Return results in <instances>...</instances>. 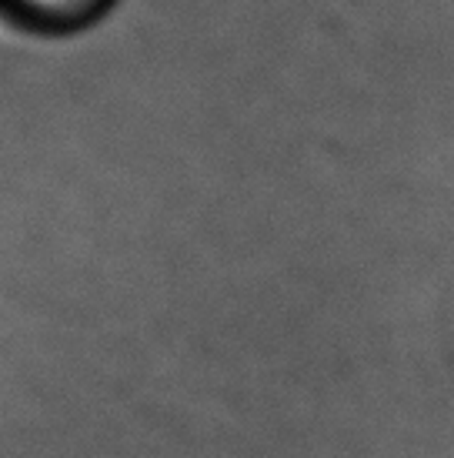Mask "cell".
I'll list each match as a JSON object with an SVG mask.
<instances>
[{"label":"cell","mask_w":454,"mask_h":458,"mask_svg":"<svg viewBox=\"0 0 454 458\" xmlns=\"http://www.w3.org/2000/svg\"><path fill=\"white\" fill-rule=\"evenodd\" d=\"M38 4H67V0H38Z\"/></svg>","instance_id":"6da1fadb"}]
</instances>
